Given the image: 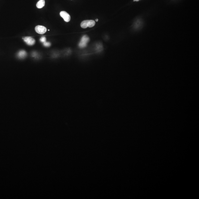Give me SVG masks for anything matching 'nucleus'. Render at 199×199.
Here are the masks:
<instances>
[{
  "label": "nucleus",
  "mask_w": 199,
  "mask_h": 199,
  "mask_svg": "<svg viewBox=\"0 0 199 199\" xmlns=\"http://www.w3.org/2000/svg\"><path fill=\"white\" fill-rule=\"evenodd\" d=\"M24 41L28 46H32L36 43L35 39L31 37H26L23 38Z\"/></svg>",
  "instance_id": "3"
},
{
  "label": "nucleus",
  "mask_w": 199,
  "mask_h": 199,
  "mask_svg": "<svg viewBox=\"0 0 199 199\" xmlns=\"http://www.w3.org/2000/svg\"><path fill=\"white\" fill-rule=\"evenodd\" d=\"M40 40V42H41L43 43H44V42H46V37H42L41 38Z\"/></svg>",
  "instance_id": "8"
},
{
  "label": "nucleus",
  "mask_w": 199,
  "mask_h": 199,
  "mask_svg": "<svg viewBox=\"0 0 199 199\" xmlns=\"http://www.w3.org/2000/svg\"><path fill=\"white\" fill-rule=\"evenodd\" d=\"M43 44L44 46H46V47H49L51 45V44L50 42H44L43 43Z\"/></svg>",
  "instance_id": "9"
},
{
  "label": "nucleus",
  "mask_w": 199,
  "mask_h": 199,
  "mask_svg": "<svg viewBox=\"0 0 199 199\" xmlns=\"http://www.w3.org/2000/svg\"><path fill=\"white\" fill-rule=\"evenodd\" d=\"M90 40V39L88 36L86 35H84L82 37L80 42L79 44V46L80 48H83L86 46L87 44Z\"/></svg>",
  "instance_id": "2"
},
{
  "label": "nucleus",
  "mask_w": 199,
  "mask_h": 199,
  "mask_svg": "<svg viewBox=\"0 0 199 199\" xmlns=\"http://www.w3.org/2000/svg\"><path fill=\"white\" fill-rule=\"evenodd\" d=\"M96 21H97H97H98V19H96Z\"/></svg>",
  "instance_id": "11"
},
{
  "label": "nucleus",
  "mask_w": 199,
  "mask_h": 199,
  "mask_svg": "<svg viewBox=\"0 0 199 199\" xmlns=\"http://www.w3.org/2000/svg\"><path fill=\"white\" fill-rule=\"evenodd\" d=\"M45 5V0H40L37 3L36 6L38 8L41 9Z\"/></svg>",
  "instance_id": "6"
},
{
  "label": "nucleus",
  "mask_w": 199,
  "mask_h": 199,
  "mask_svg": "<svg viewBox=\"0 0 199 199\" xmlns=\"http://www.w3.org/2000/svg\"><path fill=\"white\" fill-rule=\"evenodd\" d=\"M60 15L62 18H63L65 22H68L70 20V16L68 13L65 11H62L60 13Z\"/></svg>",
  "instance_id": "5"
},
{
  "label": "nucleus",
  "mask_w": 199,
  "mask_h": 199,
  "mask_svg": "<svg viewBox=\"0 0 199 199\" xmlns=\"http://www.w3.org/2000/svg\"><path fill=\"white\" fill-rule=\"evenodd\" d=\"M95 25V22L93 20H86L81 23L80 26L83 28H86L87 27H92Z\"/></svg>",
  "instance_id": "1"
},
{
  "label": "nucleus",
  "mask_w": 199,
  "mask_h": 199,
  "mask_svg": "<svg viewBox=\"0 0 199 199\" xmlns=\"http://www.w3.org/2000/svg\"><path fill=\"white\" fill-rule=\"evenodd\" d=\"M26 56L27 53L25 51H20L18 53V56L20 58H25Z\"/></svg>",
  "instance_id": "7"
},
{
  "label": "nucleus",
  "mask_w": 199,
  "mask_h": 199,
  "mask_svg": "<svg viewBox=\"0 0 199 199\" xmlns=\"http://www.w3.org/2000/svg\"><path fill=\"white\" fill-rule=\"evenodd\" d=\"M139 0H134V1H136V2H137V1H139Z\"/></svg>",
  "instance_id": "10"
},
{
  "label": "nucleus",
  "mask_w": 199,
  "mask_h": 199,
  "mask_svg": "<svg viewBox=\"0 0 199 199\" xmlns=\"http://www.w3.org/2000/svg\"><path fill=\"white\" fill-rule=\"evenodd\" d=\"M35 31L37 33H38L41 34H42L46 33V27L43 26H37L35 27Z\"/></svg>",
  "instance_id": "4"
}]
</instances>
